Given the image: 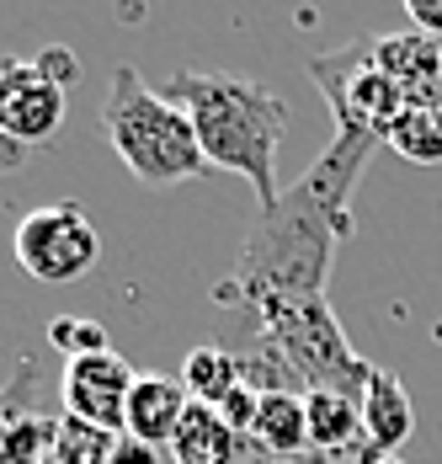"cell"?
I'll return each instance as SVG.
<instances>
[{"mask_svg": "<svg viewBox=\"0 0 442 464\" xmlns=\"http://www.w3.org/2000/svg\"><path fill=\"white\" fill-rule=\"evenodd\" d=\"M187 411H192V395H187V384H181L177 373H139L133 395H129L123 432L139 438V443H149V449H160V443L171 449V438H177Z\"/></svg>", "mask_w": 442, "mask_h": 464, "instance_id": "cell-12", "label": "cell"}, {"mask_svg": "<svg viewBox=\"0 0 442 464\" xmlns=\"http://www.w3.org/2000/svg\"><path fill=\"white\" fill-rule=\"evenodd\" d=\"M38 64H43L59 86H70V81H75V53H64V48H43V53H38Z\"/></svg>", "mask_w": 442, "mask_h": 464, "instance_id": "cell-18", "label": "cell"}, {"mask_svg": "<svg viewBox=\"0 0 442 464\" xmlns=\"http://www.w3.org/2000/svg\"><path fill=\"white\" fill-rule=\"evenodd\" d=\"M101 129L118 150V160L129 166L133 182L144 187H181L208 177L197 129L187 118V107L160 96L155 86H144V75L133 64L112 70V86L101 102Z\"/></svg>", "mask_w": 442, "mask_h": 464, "instance_id": "cell-3", "label": "cell"}, {"mask_svg": "<svg viewBox=\"0 0 442 464\" xmlns=\"http://www.w3.org/2000/svg\"><path fill=\"white\" fill-rule=\"evenodd\" d=\"M11 251H16L27 278L64 288V283H81L101 262V235L81 203H43V208L22 214Z\"/></svg>", "mask_w": 442, "mask_h": 464, "instance_id": "cell-6", "label": "cell"}, {"mask_svg": "<svg viewBox=\"0 0 442 464\" xmlns=\"http://www.w3.org/2000/svg\"><path fill=\"white\" fill-rule=\"evenodd\" d=\"M64 92L70 86H59L38 59L5 53L0 59V144H11L16 155L48 144L64 129Z\"/></svg>", "mask_w": 442, "mask_h": 464, "instance_id": "cell-7", "label": "cell"}, {"mask_svg": "<svg viewBox=\"0 0 442 464\" xmlns=\"http://www.w3.org/2000/svg\"><path fill=\"white\" fill-rule=\"evenodd\" d=\"M48 342L64 353V363L70 358H91V353H107V331L96 321H53L48 325Z\"/></svg>", "mask_w": 442, "mask_h": 464, "instance_id": "cell-16", "label": "cell"}, {"mask_svg": "<svg viewBox=\"0 0 442 464\" xmlns=\"http://www.w3.org/2000/svg\"><path fill=\"white\" fill-rule=\"evenodd\" d=\"M112 464H155V449L123 432V438H118V449H112Z\"/></svg>", "mask_w": 442, "mask_h": 464, "instance_id": "cell-19", "label": "cell"}, {"mask_svg": "<svg viewBox=\"0 0 442 464\" xmlns=\"http://www.w3.org/2000/svg\"><path fill=\"white\" fill-rule=\"evenodd\" d=\"M405 16L421 38H432V44L442 38V0H405Z\"/></svg>", "mask_w": 442, "mask_h": 464, "instance_id": "cell-17", "label": "cell"}, {"mask_svg": "<svg viewBox=\"0 0 442 464\" xmlns=\"http://www.w3.org/2000/svg\"><path fill=\"white\" fill-rule=\"evenodd\" d=\"M181 384H187V395H192L197 406H219L224 411V401L251 384V358L229 353L219 342H197V347L187 353V363H181Z\"/></svg>", "mask_w": 442, "mask_h": 464, "instance_id": "cell-14", "label": "cell"}, {"mask_svg": "<svg viewBox=\"0 0 442 464\" xmlns=\"http://www.w3.org/2000/svg\"><path fill=\"white\" fill-rule=\"evenodd\" d=\"M304 70H310V81L320 86V96H325L336 129H362V134H379V140H384L389 123L410 107L405 92L379 70V59H373V38H352L347 48L314 53Z\"/></svg>", "mask_w": 442, "mask_h": 464, "instance_id": "cell-5", "label": "cell"}, {"mask_svg": "<svg viewBox=\"0 0 442 464\" xmlns=\"http://www.w3.org/2000/svg\"><path fill=\"white\" fill-rule=\"evenodd\" d=\"M139 373L107 347V353H91V358H70L64 379H59V395H64V411L75 421H86L96 432H123L129 421V395Z\"/></svg>", "mask_w": 442, "mask_h": 464, "instance_id": "cell-8", "label": "cell"}, {"mask_svg": "<svg viewBox=\"0 0 442 464\" xmlns=\"http://www.w3.org/2000/svg\"><path fill=\"white\" fill-rule=\"evenodd\" d=\"M304 411H310V449L314 459H341L362 454V401L341 390H304Z\"/></svg>", "mask_w": 442, "mask_h": 464, "instance_id": "cell-13", "label": "cell"}, {"mask_svg": "<svg viewBox=\"0 0 442 464\" xmlns=\"http://www.w3.org/2000/svg\"><path fill=\"white\" fill-rule=\"evenodd\" d=\"M384 144H395V155L416 160V166H437L442 160V107L410 102L395 123H389Z\"/></svg>", "mask_w": 442, "mask_h": 464, "instance_id": "cell-15", "label": "cell"}, {"mask_svg": "<svg viewBox=\"0 0 442 464\" xmlns=\"http://www.w3.org/2000/svg\"><path fill=\"white\" fill-rule=\"evenodd\" d=\"M368 464H410V459H399V454H389V459H368Z\"/></svg>", "mask_w": 442, "mask_h": 464, "instance_id": "cell-20", "label": "cell"}, {"mask_svg": "<svg viewBox=\"0 0 442 464\" xmlns=\"http://www.w3.org/2000/svg\"><path fill=\"white\" fill-rule=\"evenodd\" d=\"M379 144H384L379 134L336 129L325 155L293 187H283L272 208L256 214V225L240 246V262H235V283H229L235 304L283 299V294H325L336 251L357 230L352 187Z\"/></svg>", "mask_w": 442, "mask_h": 464, "instance_id": "cell-1", "label": "cell"}, {"mask_svg": "<svg viewBox=\"0 0 442 464\" xmlns=\"http://www.w3.org/2000/svg\"><path fill=\"white\" fill-rule=\"evenodd\" d=\"M410 432H416V411H410L399 373L373 369V379L362 384V454H357V464L399 454L410 443Z\"/></svg>", "mask_w": 442, "mask_h": 464, "instance_id": "cell-9", "label": "cell"}, {"mask_svg": "<svg viewBox=\"0 0 442 464\" xmlns=\"http://www.w3.org/2000/svg\"><path fill=\"white\" fill-rule=\"evenodd\" d=\"M251 310L262 321V342L272 353V363H283L310 390H341V395L362 401V384L373 379L379 363H368L362 353H352V342H347V331H341L325 294L256 299Z\"/></svg>", "mask_w": 442, "mask_h": 464, "instance_id": "cell-4", "label": "cell"}, {"mask_svg": "<svg viewBox=\"0 0 442 464\" xmlns=\"http://www.w3.org/2000/svg\"><path fill=\"white\" fill-rule=\"evenodd\" d=\"M245 438L277 464L304 459V454H310V411H304V390L266 384L262 395H256V411H251Z\"/></svg>", "mask_w": 442, "mask_h": 464, "instance_id": "cell-10", "label": "cell"}, {"mask_svg": "<svg viewBox=\"0 0 442 464\" xmlns=\"http://www.w3.org/2000/svg\"><path fill=\"white\" fill-rule=\"evenodd\" d=\"M171 454H177V464H256V459H266L219 406H197V401L181 417L177 438H171Z\"/></svg>", "mask_w": 442, "mask_h": 464, "instance_id": "cell-11", "label": "cell"}, {"mask_svg": "<svg viewBox=\"0 0 442 464\" xmlns=\"http://www.w3.org/2000/svg\"><path fill=\"white\" fill-rule=\"evenodd\" d=\"M166 96L187 107L208 171H229V177L251 182L262 208L283 198V187H277V144L288 134L283 96L266 92L262 81L224 75V70H177Z\"/></svg>", "mask_w": 442, "mask_h": 464, "instance_id": "cell-2", "label": "cell"}, {"mask_svg": "<svg viewBox=\"0 0 442 464\" xmlns=\"http://www.w3.org/2000/svg\"><path fill=\"white\" fill-rule=\"evenodd\" d=\"M256 464H262V459H256Z\"/></svg>", "mask_w": 442, "mask_h": 464, "instance_id": "cell-21", "label": "cell"}]
</instances>
